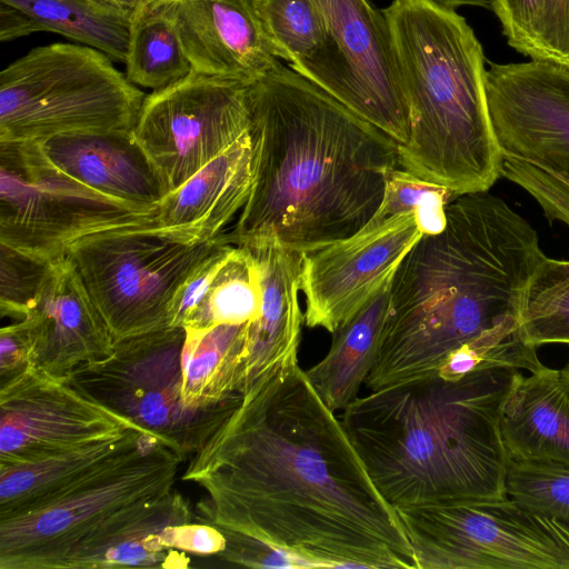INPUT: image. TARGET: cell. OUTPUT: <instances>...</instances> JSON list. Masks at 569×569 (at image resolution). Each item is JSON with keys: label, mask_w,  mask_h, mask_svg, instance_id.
I'll list each match as a JSON object with an SVG mask.
<instances>
[{"label": "cell", "mask_w": 569, "mask_h": 569, "mask_svg": "<svg viewBox=\"0 0 569 569\" xmlns=\"http://www.w3.org/2000/svg\"><path fill=\"white\" fill-rule=\"evenodd\" d=\"M199 510L305 568L418 569L397 513L299 362L260 381L191 456Z\"/></svg>", "instance_id": "cell-1"}, {"label": "cell", "mask_w": 569, "mask_h": 569, "mask_svg": "<svg viewBox=\"0 0 569 569\" xmlns=\"http://www.w3.org/2000/svg\"><path fill=\"white\" fill-rule=\"evenodd\" d=\"M252 183L224 243L303 254L355 236L378 211L398 143L281 62L249 84Z\"/></svg>", "instance_id": "cell-2"}, {"label": "cell", "mask_w": 569, "mask_h": 569, "mask_svg": "<svg viewBox=\"0 0 569 569\" xmlns=\"http://www.w3.org/2000/svg\"><path fill=\"white\" fill-rule=\"evenodd\" d=\"M446 212L445 229L422 234L395 271L370 391L433 376L450 352L518 318L546 256L535 228L489 190Z\"/></svg>", "instance_id": "cell-3"}, {"label": "cell", "mask_w": 569, "mask_h": 569, "mask_svg": "<svg viewBox=\"0 0 569 569\" xmlns=\"http://www.w3.org/2000/svg\"><path fill=\"white\" fill-rule=\"evenodd\" d=\"M520 369L480 368L371 390L340 416L373 485L396 510L506 498L503 402Z\"/></svg>", "instance_id": "cell-4"}, {"label": "cell", "mask_w": 569, "mask_h": 569, "mask_svg": "<svg viewBox=\"0 0 569 569\" xmlns=\"http://www.w3.org/2000/svg\"><path fill=\"white\" fill-rule=\"evenodd\" d=\"M383 13L409 116L399 164L457 196L489 190L501 177L503 156L473 30L456 10L427 0H393Z\"/></svg>", "instance_id": "cell-5"}, {"label": "cell", "mask_w": 569, "mask_h": 569, "mask_svg": "<svg viewBox=\"0 0 569 569\" xmlns=\"http://www.w3.org/2000/svg\"><path fill=\"white\" fill-rule=\"evenodd\" d=\"M146 96L92 47H36L0 72V141L133 130Z\"/></svg>", "instance_id": "cell-6"}, {"label": "cell", "mask_w": 569, "mask_h": 569, "mask_svg": "<svg viewBox=\"0 0 569 569\" xmlns=\"http://www.w3.org/2000/svg\"><path fill=\"white\" fill-rule=\"evenodd\" d=\"M182 461L144 433L47 505L0 519V569H66L74 553L119 512L173 490Z\"/></svg>", "instance_id": "cell-7"}, {"label": "cell", "mask_w": 569, "mask_h": 569, "mask_svg": "<svg viewBox=\"0 0 569 569\" xmlns=\"http://www.w3.org/2000/svg\"><path fill=\"white\" fill-rule=\"evenodd\" d=\"M220 236L199 241L152 222L131 224L83 237L67 257L116 342L171 327L178 289Z\"/></svg>", "instance_id": "cell-8"}, {"label": "cell", "mask_w": 569, "mask_h": 569, "mask_svg": "<svg viewBox=\"0 0 569 569\" xmlns=\"http://www.w3.org/2000/svg\"><path fill=\"white\" fill-rule=\"evenodd\" d=\"M397 513L418 569H569V523L509 497Z\"/></svg>", "instance_id": "cell-9"}, {"label": "cell", "mask_w": 569, "mask_h": 569, "mask_svg": "<svg viewBox=\"0 0 569 569\" xmlns=\"http://www.w3.org/2000/svg\"><path fill=\"white\" fill-rule=\"evenodd\" d=\"M183 327L118 340L112 353L69 378L80 390L177 452L196 453L241 403L192 410L182 397Z\"/></svg>", "instance_id": "cell-10"}, {"label": "cell", "mask_w": 569, "mask_h": 569, "mask_svg": "<svg viewBox=\"0 0 569 569\" xmlns=\"http://www.w3.org/2000/svg\"><path fill=\"white\" fill-rule=\"evenodd\" d=\"M154 210L87 187L37 141H0V242L13 249L53 262L91 233L151 223Z\"/></svg>", "instance_id": "cell-11"}, {"label": "cell", "mask_w": 569, "mask_h": 569, "mask_svg": "<svg viewBox=\"0 0 569 569\" xmlns=\"http://www.w3.org/2000/svg\"><path fill=\"white\" fill-rule=\"evenodd\" d=\"M249 84L192 70L146 96L133 133L169 192L249 131Z\"/></svg>", "instance_id": "cell-12"}, {"label": "cell", "mask_w": 569, "mask_h": 569, "mask_svg": "<svg viewBox=\"0 0 569 569\" xmlns=\"http://www.w3.org/2000/svg\"><path fill=\"white\" fill-rule=\"evenodd\" d=\"M129 429L139 428L69 378L32 367L0 382V466L37 461Z\"/></svg>", "instance_id": "cell-13"}, {"label": "cell", "mask_w": 569, "mask_h": 569, "mask_svg": "<svg viewBox=\"0 0 569 569\" xmlns=\"http://www.w3.org/2000/svg\"><path fill=\"white\" fill-rule=\"evenodd\" d=\"M486 92L503 158L569 179V69L540 60L491 62Z\"/></svg>", "instance_id": "cell-14"}, {"label": "cell", "mask_w": 569, "mask_h": 569, "mask_svg": "<svg viewBox=\"0 0 569 569\" xmlns=\"http://www.w3.org/2000/svg\"><path fill=\"white\" fill-rule=\"evenodd\" d=\"M421 236L416 214L408 213L367 224L352 237L303 254L306 325L332 335L393 276Z\"/></svg>", "instance_id": "cell-15"}, {"label": "cell", "mask_w": 569, "mask_h": 569, "mask_svg": "<svg viewBox=\"0 0 569 569\" xmlns=\"http://www.w3.org/2000/svg\"><path fill=\"white\" fill-rule=\"evenodd\" d=\"M158 9L193 71L251 83L280 63L258 0H171Z\"/></svg>", "instance_id": "cell-16"}, {"label": "cell", "mask_w": 569, "mask_h": 569, "mask_svg": "<svg viewBox=\"0 0 569 569\" xmlns=\"http://www.w3.org/2000/svg\"><path fill=\"white\" fill-rule=\"evenodd\" d=\"M347 60L362 117L398 144L409 139V116L388 21L369 0H313Z\"/></svg>", "instance_id": "cell-17"}, {"label": "cell", "mask_w": 569, "mask_h": 569, "mask_svg": "<svg viewBox=\"0 0 569 569\" xmlns=\"http://www.w3.org/2000/svg\"><path fill=\"white\" fill-rule=\"evenodd\" d=\"M22 320L32 367L50 376L70 378L113 351L114 340L67 256L52 263L37 302Z\"/></svg>", "instance_id": "cell-18"}, {"label": "cell", "mask_w": 569, "mask_h": 569, "mask_svg": "<svg viewBox=\"0 0 569 569\" xmlns=\"http://www.w3.org/2000/svg\"><path fill=\"white\" fill-rule=\"evenodd\" d=\"M37 142L62 171L104 196L156 209L169 193L133 130L72 132Z\"/></svg>", "instance_id": "cell-19"}, {"label": "cell", "mask_w": 569, "mask_h": 569, "mask_svg": "<svg viewBox=\"0 0 569 569\" xmlns=\"http://www.w3.org/2000/svg\"><path fill=\"white\" fill-rule=\"evenodd\" d=\"M251 249L260 264L262 305L259 317L247 327L242 395L271 375L298 363L305 321L298 298L303 253L276 244Z\"/></svg>", "instance_id": "cell-20"}, {"label": "cell", "mask_w": 569, "mask_h": 569, "mask_svg": "<svg viewBox=\"0 0 569 569\" xmlns=\"http://www.w3.org/2000/svg\"><path fill=\"white\" fill-rule=\"evenodd\" d=\"M252 183L249 131L157 204L152 223L199 241L217 239L244 207Z\"/></svg>", "instance_id": "cell-21"}, {"label": "cell", "mask_w": 569, "mask_h": 569, "mask_svg": "<svg viewBox=\"0 0 569 569\" xmlns=\"http://www.w3.org/2000/svg\"><path fill=\"white\" fill-rule=\"evenodd\" d=\"M258 4L279 58L362 117L352 71L315 1L258 0Z\"/></svg>", "instance_id": "cell-22"}, {"label": "cell", "mask_w": 569, "mask_h": 569, "mask_svg": "<svg viewBox=\"0 0 569 569\" xmlns=\"http://www.w3.org/2000/svg\"><path fill=\"white\" fill-rule=\"evenodd\" d=\"M499 426L508 459L569 465V390L560 370L519 371Z\"/></svg>", "instance_id": "cell-23"}, {"label": "cell", "mask_w": 569, "mask_h": 569, "mask_svg": "<svg viewBox=\"0 0 569 569\" xmlns=\"http://www.w3.org/2000/svg\"><path fill=\"white\" fill-rule=\"evenodd\" d=\"M147 432L123 435L69 449L43 459L0 466V519L36 510L136 445Z\"/></svg>", "instance_id": "cell-24"}, {"label": "cell", "mask_w": 569, "mask_h": 569, "mask_svg": "<svg viewBox=\"0 0 569 569\" xmlns=\"http://www.w3.org/2000/svg\"><path fill=\"white\" fill-rule=\"evenodd\" d=\"M392 277L332 333L327 355L305 370L320 399L332 411L343 410L358 397L373 366Z\"/></svg>", "instance_id": "cell-25"}, {"label": "cell", "mask_w": 569, "mask_h": 569, "mask_svg": "<svg viewBox=\"0 0 569 569\" xmlns=\"http://www.w3.org/2000/svg\"><path fill=\"white\" fill-rule=\"evenodd\" d=\"M248 323L186 329L182 397L192 410H210L241 396Z\"/></svg>", "instance_id": "cell-26"}, {"label": "cell", "mask_w": 569, "mask_h": 569, "mask_svg": "<svg viewBox=\"0 0 569 569\" xmlns=\"http://www.w3.org/2000/svg\"><path fill=\"white\" fill-rule=\"evenodd\" d=\"M21 9L33 33L50 31L126 62L132 19L94 0H0Z\"/></svg>", "instance_id": "cell-27"}, {"label": "cell", "mask_w": 569, "mask_h": 569, "mask_svg": "<svg viewBox=\"0 0 569 569\" xmlns=\"http://www.w3.org/2000/svg\"><path fill=\"white\" fill-rule=\"evenodd\" d=\"M262 282L251 248L231 244L210 287L183 328L242 325L261 312Z\"/></svg>", "instance_id": "cell-28"}, {"label": "cell", "mask_w": 569, "mask_h": 569, "mask_svg": "<svg viewBox=\"0 0 569 569\" xmlns=\"http://www.w3.org/2000/svg\"><path fill=\"white\" fill-rule=\"evenodd\" d=\"M492 11L511 48L569 69V0H495Z\"/></svg>", "instance_id": "cell-29"}, {"label": "cell", "mask_w": 569, "mask_h": 569, "mask_svg": "<svg viewBox=\"0 0 569 569\" xmlns=\"http://www.w3.org/2000/svg\"><path fill=\"white\" fill-rule=\"evenodd\" d=\"M124 64L131 83L152 91L173 84L192 71L171 20L158 8L132 18Z\"/></svg>", "instance_id": "cell-30"}, {"label": "cell", "mask_w": 569, "mask_h": 569, "mask_svg": "<svg viewBox=\"0 0 569 569\" xmlns=\"http://www.w3.org/2000/svg\"><path fill=\"white\" fill-rule=\"evenodd\" d=\"M518 333L535 348L569 343V260L541 259L522 296Z\"/></svg>", "instance_id": "cell-31"}, {"label": "cell", "mask_w": 569, "mask_h": 569, "mask_svg": "<svg viewBox=\"0 0 569 569\" xmlns=\"http://www.w3.org/2000/svg\"><path fill=\"white\" fill-rule=\"evenodd\" d=\"M458 196L399 168L387 178L382 202L368 224L415 213L422 234L441 232L447 223V206Z\"/></svg>", "instance_id": "cell-32"}, {"label": "cell", "mask_w": 569, "mask_h": 569, "mask_svg": "<svg viewBox=\"0 0 569 569\" xmlns=\"http://www.w3.org/2000/svg\"><path fill=\"white\" fill-rule=\"evenodd\" d=\"M507 497L569 523V465L508 459Z\"/></svg>", "instance_id": "cell-33"}, {"label": "cell", "mask_w": 569, "mask_h": 569, "mask_svg": "<svg viewBox=\"0 0 569 569\" xmlns=\"http://www.w3.org/2000/svg\"><path fill=\"white\" fill-rule=\"evenodd\" d=\"M54 262V261H53ZM47 262L0 242V313L22 320L33 308L51 270Z\"/></svg>", "instance_id": "cell-34"}, {"label": "cell", "mask_w": 569, "mask_h": 569, "mask_svg": "<svg viewBox=\"0 0 569 569\" xmlns=\"http://www.w3.org/2000/svg\"><path fill=\"white\" fill-rule=\"evenodd\" d=\"M501 177L529 193L550 223L559 221L569 227L568 178L511 158H503Z\"/></svg>", "instance_id": "cell-35"}, {"label": "cell", "mask_w": 569, "mask_h": 569, "mask_svg": "<svg viewBox=\"0 0 569 569\" xmlns=\"http://www.w3.org/2000/svg\"><path fill=\"white\" fill-rule=\"evenodd\" d=\"M231 244L221 242L183 281L171 311V327H184L204 298Z\"/></svg>", "instance_id": "cell-36"}, {"label": "cell", "mask_w": 569, "mask_h": 569, "mask_svg": "<svg viewBox=\"0 0 569 569\" xmlns=\"http://www.w3.org/2000/svg\"><path fill=\"white\" fill-rule=\"evenodd\" d=\"M220 530L226 537V546L218 557L224 561L252 568H305L296 558L261 540L224 529Z\"/></svg>", "instance_id": "cell-37"}, {"label": "cell", "mask_w": 569, "mask_h": 569, "mask_svg": "<svg viewBox=\"0 0 569 569\" xmlns=\"http://www.w3.org/2000/svg\"><path fill=\"white\" fill-rule=\"evenodd\" d=\"M164 547L200 556H218L226 546L223 532L211 523L192 521L169 526L162 532Z\"/></svg>", "instance_id": "cell-38"}, {"label": "cell", "mask_w": 569, "mask_h": 569, "mask_svg": "<svg viewBox=\"0 0 569 569\" xmlns=\"http://www.w3.org/2000/svg\"><path fill=\"white\" fill-rule=\"evenodd\" d=\"M32 368L30 339L23 320L0 330V382L8 381Z\"/></svg>", "instance_id": "cell-39"}, {"label": "cell", "mask_w": 569, "mask_h": 569, "mask_svg": "<svg viewBox=\"0 0 569 569\" xmlns=\"http://www.w3.org/2000/svg\"><path fill=\"white\" fill-rule=\"evenodd\" d=\"M33 33L29 17L21 9L0 1V40L11 41Z\"/></svg>", "instance_id": "cell-40"}, {"label": "cell", "mask_w": 569, "mask_h": 569, "mask_svg": "<svg viewBox=\"0 0 569 569\" xmlns=\"http://www.w3.org/2000/svg\"><path fill=\"white\" fill-rule=\"evenodd\" d=\"M428 2H431L436 6L448 8V9H456L461 6H472V7H480L485 9L492 10L495 0H427Z\"/></svg>", "instance_id": "cell-41"}, {"label": "cell", "mask_w": 569, "mask_h": 569, "mask_svg": "<svg viewBox=\"0 0 569 569\" xmlns=\"http://www.w3.org/2000/svg\"><path fill=\"white\" fill-rule=\"evenodd\" d=\"M97 3L111 9L113 11H117L119 13H122L130 19L133 18L136 7H137V0H94Z\"/></svg>", "instance_id": "cell-42"}, {"label": "cell", "mask_w": 569, "mask_h": 569, "mask_svg": "<svg viewBox=\"0 0 569 569\" xmlns=\"http://www.w3.org/2000/svg\"><path fill=\"white\" fill-rule=\"evenodd\" d=\"M169 1L171 0H137V7L133 17L142 12L153 10Z\"/></svg>", "instance_id": "cell-43"}, {"label": "cell", "mask_w": 569, "mask_h": 569, "mask_svg": "<svg viewBox=\"0 0 569 569\" xmlns=\"http://www.w3.org/2000/svg\"><path fill=\"white\" fill-rule=\"evenodd\" d=\"M561 378L569 390V362L560 370Z\"/></svg>", "instance_id": "cell-44"}]
</instances>
